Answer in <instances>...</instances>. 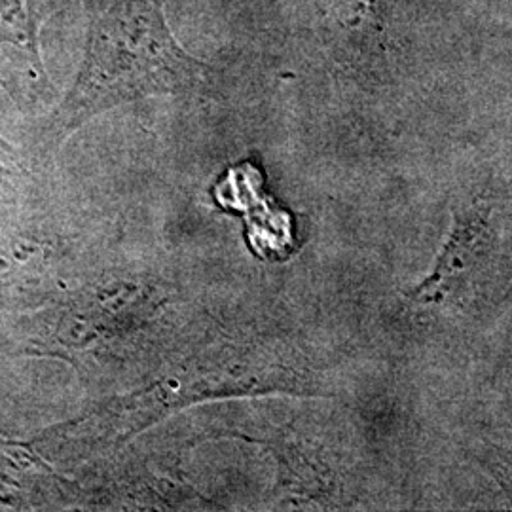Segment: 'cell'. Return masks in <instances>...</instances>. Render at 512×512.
Returning <instances> with one entry per match:
<instances>
[{"label": "cell", "instance_id": "obj_1", "mask_svg": "<svg viewBox=\"0 0 512 512\" xmlns=\"http://www.w3.org/2000/svg\"><path fill=\"white\" fill-rule=\"evenodd\" d=\"M86 55L55 126L71 133L103 110L152 95L200 92L213 69L188 54L165 18V0H84Z\"/></svg>", "mask_w": 512, "mask_h": 512}, {"label": "cell", "instance_id": "obj_2", "mask_svg": "<svg viewBox=\"0 0 512 512\" xmlns=\"http://www.w3.org/2000/svg\"><path fill=\"white\" fill-rule=\"evenodd\" d=\"M42 0H0V44H12L40 61Z\"/></svg>", "mask_w": 512, "mask_h": 512}]
</instances>
